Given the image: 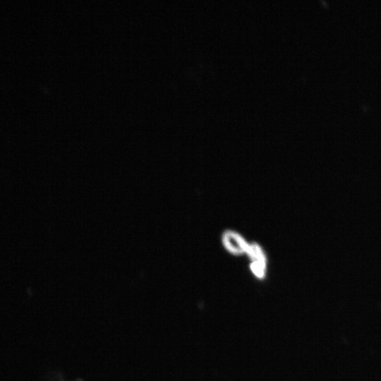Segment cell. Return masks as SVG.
Returning <instances> with one entry per match:
<instances>
[{
  "label": "cell",
  "instance_id": "1",
  "mask_svg": "<svg viewBox=\"0 0 381 381\" xmlns=\"http://www.w3.org/2000/svg\"><path fill=\"white\" fill-rule=\"evenodd\" d=\"M223 245L231 253L239 255L246 253L249 243L237 232L226 231L222 237Z\"/></svg>",
  "mask_w": 381,
  "mask_h": 381
},
{
  "label": "cell",
  "instance_id": "2",
  "mask_svg": "<svg viewBox=\"0 0 381 381\" xmlns=\"http://www.w3.org/2000/svg\"><path fill=\"white\" fill-rule=\"evenodd\" d=\"M250 270L255 277H264L266 271V258L252 261Z\"/></svg>",
  "mask_w": 381,
  "mask_h": 381
},
{
  "label": "cell",
  "instance_id": "3",
  "mask_svg": "<svg viewBox=\"0 0 381 381\" xmlns=\"http://www.w3.org/2000/svg\"><path fill=\"white\" fill-rule=\"evenodd\" d=\"M246 253L252 261L266 258L262 248L257 243L249 244Z\"/></svg>",
  "mask_w": 381,
  "mask_h": 381
}]
</instances>
